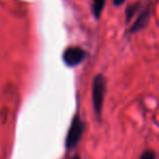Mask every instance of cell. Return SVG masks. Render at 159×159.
<instances>
[{
	"instance_id": "7a4b0ae2",
	"label": "cell",
	"mask_w": 159,
	"mask_h": 159,
	"mask_svg": "<svg viewBox=\"0 0 159 159\" xmlns=\"http://www.w3.org/2000/svg\"><path fill=\"white\" fill-rule=\"evenodd\" d=\"M84 130V124L81 120L79 115H75L71 120L70 127L68 129L65 140V146L67 149H73L78 145L79 141L81 140L82 133Z\"/></svg>"
},
{
	"instance_id": "9c48e42d",
	"label": "cell",
	"mask_w": 159,
	"mask_h": 159,
	"mask_svg": "<svg viewBox=\"0 0 159 159\" xmlns=\"http://www.w3.org/2000/svg\"><path fill=\"white\" fill-rule=\"evenodd\" d=\"M70 159H80L79 156H75V157H73V158H70Z\"/></svg>"
},
{
	"instance_id": "277c9868",
	"label": "cell",
	"mask_w": 159,
	"mask_h": 159,
	"mask_svg": "<svg viewBox=\"0 0 159 159\" xmlns=\"http://www.w3.org/2000/svg\"><path fill=\"white\" fill-rule=\"evenodd\" d=\"M151 15H152V6H151V3H148L142 10V12L140 13V15L136 17L135 22H134L133 25H132L131 28H130V33L135 34V33L140 32V30H144V28L147 26V24H148L149 19H151Z\"/></svg>"
},
{
	"instance_id": "6da1fadb",
	"label": "cell",
	"mask_w": 159,
	"mask_h": 159,
	"mask_svg": "<svg viewBox=\"0 0 159 159\" xmlns=\"http://www.w3.org/2000/svg\"><path fill=\"white\" fill-rule=\"evenodd\" d=\"M105 93H106V80L104 76L98 74L92 82V105L96 117L100 119L104 106Z\"/></svg>"
},
{
	"instance_id": "52a82bcc",
	"label": "cell",
	"mask_w": 159,
	"mask_h": 159,
	"mask_svg": "<svg viewBox=\"0 0 159 159\" xmlns=\"http://www.w3.org/2000/svg\"><path fill=\"white\" fill-rule=\"evenodd\" d=\"M139 159H157V156H156L155 151H153V149H145L141 154Z\"/></svg>"
},
{
	"instance_id": "8992f818",
	"label": "cell",
	"mask_w": 159,
	"mask_h": 159,
	"mask_svg": "<svg viewBox=\"0 0 159 159\" xmlns=\"http://www.w3.org/2000/svg\"><path fill=\"white\" fill-rule=\"evenodd\" d=\"M139 6H140L139 3H133V4H130V6L127 7V9H126V22L127 23L131 21V19L134 16L136 10L139 9Z\"/></svg>"
},
{
	"instance_id": "5b68a950",
	"label": "cell",
	"mask_w": 159,
	"mask_h": 159,
	"mask_svg": "<svg viewBox=\"0 0 159 159\" xmlns=\"http://www.w3.org/2000/svg\"><path fill=\"white\" fill-rule=\"evenodd\" d=\"M105 6V0H93L92 3V13L96 20L101 17V14L103 12V9Z\"/></svg>"
},
{
	"instance_id": "ba28073f",
	"label": "cell",
	"mask_w": 159,
	"mask_h": 159,
	"mask_svg": "<svg viewBox=\"0 0 159 159\" xmlns=\"http://www.w3.org/2000/svg\"><path fill=\"white\" fill-rule=\"evenodd\" d=\"M125 1H126V0H113L114 6L115 7H120L121 4L125 3Z\"/></svg>"
},
{
	"instance_id": "3957f363",
	"label": "cell",
	"mask_w": 159,
	"mask_h": 159,
	"mask_svg": "<svg viewBox=\"0 0 159 159\" xmlns=\"http://www.w3.org/2000/svg\"><path fill=\"white\" fill-rule=\"evenodd\" d=\"M86 57V52L81 48L70 47L67 48L63 53V61L67 66H77L81 63Z\"/></svg>"
}]
</instances>
